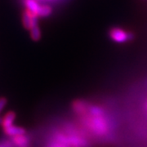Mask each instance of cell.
I'll list each match as a JSON object with an SVG mask.
<instances>
[{
  "instance_id": "6da1fadb",
  "label": "cell",
  "mask_w": 147,
  "mask_h": 147,
  "mask_svg": "<svg viewBox=\"0 0 147 147\" xmlns=\"http://www.w3.org/2000/svg\"><path fill=\"white\" fill-rule=\"evenodd\" d=\"M83 128L93 137L103 138L111 131V123L106 115L105 109L98 105H88L84 115L79 116Z\"/></svg>"
},
{
  "instance_id": "7a4b0ae2",
  "label": "cell",
  "mask_w": 147,
  "mask_h": 147,
  "mask_svg": "<svg viewBox=\"0 0 147 147\" xmlns=\"http://www.w3.org/2000/svg\"><path fill=\"white\" fill-rule=\"evenodd\" d=\"M47 147H71L65 128L61 131H55L49 140Z\"/></svg>"
},
{
  "instance_id": "3957f363",
  "label": "cell",
  "mask_w": 147,
  "mask_h": 147,
  "mask_svg": "<svg viewBox=\"0 0 147 147\" xmlns=\"http://www.w3.org/2000/svg\"><path fill=\"white\" fill-rule=\"evenodd\" d=\"M110 38L116 42H124L130 41L134 38V34L132 32L126 31L119 27H113L109 32Z\"/></svg>"
},
{
  "instance_id": "277c9868",
  "label": "cell",
  "mask_w": 147,
  "mask_h": 147,
  "mask_svg": "<svg viewBox=\"0 0 147 147\" xmlns=\"http://www.w3.org/2000/svg\"><path fill=\"white\" fill-rule=\"evenodd\" d=\"M38 16L28 10L24 11L22 15V23L26 30H30L32 28L38 26Z\"/></svg>"
},
{
  "instance_id": "5b68a950",
  "label": "cell",
  "mask_w": 147,
  "mask_h": 147,
  "mask_svg": "<svg viewBox=\"0 0 147 147\" xmlns=\"http://www.w3.org/2000/svg\"><path fill=\"white\" fill-rule=\"evenodd\" d=\"M11 141L14 147H30V139L26 134L11 137Z\"/></svg>"
},
{
  "instance_id": "8992f818",
  "label": "cell",
  "mask_w": 147,
  "mask_h": 147,
  "mask_svg": "<svg viewBox=\"0 0 147 147\" xmlns=\"http://www.w3.org/2000/svg\"><path fill=\"white\" fill-rule=\"evenodd\" d=\"M3 131L6 135L10 138L16 137V136H20V135H23V134H26V130L24 127L15 126V125L3 128Z\"/></svg>"
},
{
  "instance_id": "52a82bcc",
  "label": "cell",
  "mask_w": 147,
  "mask_h": 147,
  "mask_svg": "<svg viewBox=\"0 0 147 147\" xmlns=\"http://www.w3.org/2000/svg\"><path fill=\"white\" fill-rule=\"evenodd\" d=\"M16 119V114L13 111H8L7 113H6L4 116L2 118V122H1V125L3 127V129L8 127L14 125V121Z\"/></svg>"
},
{
  "instance_id": "ba28073f",
  "label": "cell",
  "mask_w": 147,
  "mask_h": 147,
  "mask_svg": "<svg viewBox=\"0 0 147 147\" xmlns=\"http://www.w3.org/2000/svg\"><path fill=\"white\" fill-rule=\"evenodd\" d=\"M24 3L26 5V10L38 16V11L40 7V3L37 0H24Z\"/></svg>"
},
{
  "instance_id": "9c48e42d",
  "label": "cell",
  "mask_w": 147,
  "mask_h": 147,
  "mask_svg": "<svg viewBox=\"0 0 147 147\" xmlns=\"http://www.w3.org/2000/svg\"><path fill=\"white\" fill-rule=\"evenodd\" d=\"M53 13V8L52 7L47 4H41L39 10L38 11V17H47Z\"/></svg>"
},
{
  "instance_id": "30bf717a",
  "label": "cell",
  "mask_w": 147,
  "mask_h": 147,
  "mask_svg": "<svg viewBox=\"0 0 147 147\" xmlns=\"http://www.w3.org/2000/svg\"><path fill=\"white\" fill-rule=\"evenodd\" d=\"M30 37L34 41H38L41 38V30L38 26H36L30 30Z\"/></svg>"
},
{
  "instance_id": "8fae6325",
  "label": "cell",
  "mask_w": 147,
  "mask_h": 147,
  "mask_svg": "<svg viewBox=\"0 0 147 147\" xmlns=\"http://www.w3.org/2000/svg\"><path fill=\"white\" fill-rule=\"evenodd\" d=\"M0 147H14L13 143L10 140H3L0 141Z\"/></svg>"
},
{
  "instance_id": "7c38bea8",
  "label": "cell",
  "mask_w": 147,
  "mask_h": 147,
  "mask_svg": "<svg viewBox=\"0 0 147 147\" xmlns=\"http://www.w3.org/2000/svg\"><path fill=\"white\" fill-rule=\"evenodd\" d=\"M7 100L5 97H0V112L5 108Z\"/></svg>"
},
{
  "instance_id": "4fadbf2b",
  "label": "cell",
  "mask_w": 147,
  "mask_h": 147,
  "mask_svg": "<svg viewBox=\"0 0 147 147\" xmlns=\"http://www.w3.org/2000/svg\"><path fill=\"white\" fill-rule=\"evenodd\" d=\"M1 122H2V119L0 118V124H1Z\"/></svg>"
},
{
  "instance_id": "5bb4252c",
  "label": "cell",
  "mask_w": 147,
  "mask_h": 147,
  "mask_svg": "<svg viewBox=\"0 0 147 147\" xmlns=\"http://www.w3.org/2000/svg\"><path fill=\"white\" fill-rule=\"evenodd\" d=\"M38 2H39V1H41V0H37ZM47 1H50V0H47Z\"/></svg>"
}]
</instances>
